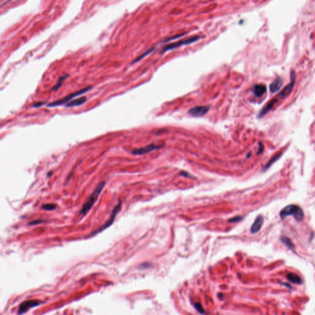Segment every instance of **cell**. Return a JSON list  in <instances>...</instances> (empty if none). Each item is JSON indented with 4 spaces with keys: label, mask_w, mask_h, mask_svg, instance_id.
<instances>
[{
    "label": "cell",
    "mask_w": 315,
    "mask_h": 315,
    "mask_svg": "<svg viewBox=\"0 0 315 315\" xmlns=\"http://www.w3.org/2000/svg\"><path fill=\"white\" fill-rule=\"evenodd\" d=\"M185 35V33H182V34H179V35H175V36H173V37H169V38H167L166 39H164L162 41V42H168V41H169L171 40H173V39H177V38H179L182 37H183V35Z\"/></svg>",
    "instance_id": "7402d4cb"
},
{
    "label": "cell",
    "mask_w": 315,
    "mask_h": 315,
    "mask_svg": "<svg viewBox=\"0 0 315 315\" xmlns=\"http://www.w3.org/2000/svg\"><path fill=\"white\" fill-rule=\"evenodd\" d=\"M263 223V216L262 215H258L253 225L251 228V232H252V233L254 234L258 232L261 229Z\"/></svg>",
    "instance_id": "8fae6325"
},
{
    "label": "cell",
    "mask_w": 315,
    "mask_h": 315,
    "mask_svg": "<svg viewBox=\"0 0 315 315\" xmlns=\"http://www.w3.org/2000/svg\"><path fill=\"white\" fill-rule=\"evenodd\" d=\"M282 153H281V152L278 153H276V155H275L272 158L270 159V161H268V162H267V163L265 165V166L263 168V169H263V171H267V169H268V168H270V166H272V165L274 162H275L276 161H277V160H278L279 158H281V157L282 156Z\"/></svg>",
    "instance_id": "2e32d148"
},
{
    "label": "cell",
    "mask_w": 315,
    "mask_h": 315,
    "mask_svg": "<svg viewBox=\"0 0 315 315\" xmlns=\"http://www.w3.org/2000/svg\"><path fill=\"white\" fill-rule=\"evenodd\" d=\"M267 88L264 84H256L253 88V92L257 98H260L266 92Z\"/></svg>",
    "instance_id": "4fadbf2b"
},
{
    "label": "cell",
    "mask_w": 315,
    "mask_h": 315,
    "mask_svg": "<svg viewBox=\"0 0 315 315\" xmlns=\"http://www.w3.org/2000/svg\"><path fill=\"white\" fill-rule=\"evenodd\" d=\"M56 205L54 204H47L42 206V208L46 211H52L56 209Z\"/></svg>",
    "instance_id": "ffe728a7"
},
{
    "label": "cell",
    "mask_w": 315,
    "mask_h": 315,
    "mask_svg": "<svg viewBox=\"0 0 315 315\" xmlns=\"http://www.w3.org/2000/svg\"><path fill=\"white\" fill-rule=\"evenodd\" d=\"M86 101H87V98L84 96H82L81 98H76L75 100L70 101V102H68L66 105V107H78V106L84 104Z\"/></svg>",
    "instance_id": "5bb4252c"
},
{
    "label": "cell",
    "mask_w": 315,
    "mask_h": 315,
    "mask_svg": "<svg viewBox=\"0 0 315 315\" xmlns=\"http://www.w3.org/2000/svg\"><path fill=\"white\" fill-rule=\"evenodd\" d=\"M283 81L280 77H278L270 85V90L272 93L278 92L282 86Z\"/></svg>",
    "instance_id": "7c38bea8"
},
{
    "label": "cell",
    "mask_w": 315,
    "mask_h": 315,
    "mask_svg": "<svg viewBox=\"0 0 315 315\" xmlns=\"http://www.w3.org/2000/svg\"><path fill=\"white\" fill-rule=\"evenodd\" d=\"M67 77H68V75H64V76H63V77H60V78L59 79V80H58V82H57V84H56V86H55L54 87H53V88H52V91H56V90H58V89H59V88L62 86V83H63V81H64L65 79L67 78Z\"/></svg>",
    "instance_id": "d6986e66"
},
{
    "label": "cell",
    "mask_w": 315,
    "mask_h": 315,
    "mask_svg": "<svg viewBox=\"0 0 315 315\" xmlns=\"http://www.w3.org/2000/svg\"><path fill=\"white\" fill-rule=\"evenodd\" d=\"M105 185V182H102L98 184V186L95 189L94 192L92 193V195L88 199L87 201L82 206V208L81 209V210L79 212V216L85 215L90 211V209L92 208L94 204L96 201L97 199L98 198L99 195L100 194L102 190L103 189Z\"/></svg>",
    "instance_id": "6da1fadb"
},
{
    "label": "cell",
    "mask_w": 315,
    "mask_h": 315,
    "mask_svg": "<svg viewBox=\"0 0 315 315\" xmlns=\"http://www.w3.org/2000/svg\"><path fill=\"white\" fill-rule=\"evenodd\" d=\"M280 240L282 241V243H284L290 249H294V245L293 244V243L291 242V241L288 238L285 237V236H282L280 238Z\"/></svg>",
    "instance_id": "e0dca14e"
},
{
    "label": "cell",
    "mask_w": 315,
    "mask_h": 315,
    "mask_svg": "<svg viewBox=\"0 0 315 315\" xmlns=\"http://www.w3.org/2000/svg\"><path fill=\"white\" fill-rule=\"evenodd\" d=\"M42 302H41L40 301L33 300L25 301L20 305L18 314L22 315L23 313H25L27 312H28L30 308L38 306Z\"/></svg>",
    "instance_id": "52a82bcc"
},
{
    "label": "cell",
    "mask_w": 315,
    "mask_h": 315,
    "mask_svg": "<svg viewBox=\"0 0 315 315\" xmlns=\"http://www.w3.org/2000/svg\"><path fill=\"white\" fill-rule=\"evenodd\" d=\"M242 217L241 216H236L230 218L229 220H228V222H232V223H236V222H238L241 220H242Z\"/></svg>",
    "instance_id": "603a6c76"
},
{
    "label": "cell",
    "mask_w": 315,
    "mask_h": 315,
    "mask_svg": "<svg viewBox=\"0 0 315 315\" xmlns=\"http://www.w3.org/2000/svg\"><path fill=\"white\" fill-rule=\"evenodd\" d=\"M286 277H287L288 279L292 283L297 284H300L302 282V279L300 278V277L298 276L297 275H296L295 273H289L286 275Z\"/></svg>",
    "instance_id": "9a60e30c"
},
{
    "label": "cell",
    "mask_w": 315,
    "mask_h": 315,
    "mask_svg": "<svg viewBox=\"0 0 315 315\" xmlns=\"http://www.w3.org/2000/svg\"><path fill=\"white\" fill-rule=\"evenodd\" d=\"M91 88H92V86H88L86 88L81 89V90H79V91H75L74 92H72V93L70 94L69 95L65 96L63 98H61V99H60L59 100H57L56 102L51 103L50 104L48 105V107H57V106H59V105L67 103V102H68L69 101H70L72 98H77L78 96H81V95H82L83 94H85L86 92H88L89 91H90L91 89Z\"/></svg>",
    "instance_id": "277c9868"
},
{
    "label": "cell",
    "mask_w": 315,
    "mask_h": 315,
    "mask_svg": "<svg viewBox=\"0 0 315 315\" xmlns=\"http://www.w3.org/2000/svg\"><path fill=\"white\" fill-rule=\"evenodd\" d=\"M278 100L275 98L272 100H271L270 102H268V103L259 112L258 115V118H261L263 117L264 116H265L272 109V108L275 106V105L278 102Z\"/></svg>",
    "instance_id": "30bf717a"
},
{
    "label": "cell",
    "mask_w": 315,
    "mask_h": 315,
    "mask_svg": "<svg viewBox=\"0 0 315 315\" xmlns=\"http://www.w3.org/2000/svg\"><path fill=\"white\" fill-rule=\"evenodd\" d=\"M263 150H264V146H263V144L262 142H260L259 143H258V152L257 153V155H260V154H262L263 152Z\"/></svg>",
    "instance_id": "cb8c5ba5"
},
{
    "label": "cell",
    "mask_w": 315,
    "mask_h": 315,
    "mask_svg": "<svg viewBox=\"0 0 315 315\" xmlns=\"http://www.w3.org/2000/svg\"><path fill=\"white\" fill-rule=\"evenodd\" d=\"M279 216L282 220L286 217L292 216L298 222H301L304 218V212L302 208L295 204H290L286 206L279 212Z\"/></svg>",
    "instance_id": "7a4b0ae2"
},
{
    "label": "cell",
    "mask_w": 315,
    "mask_h": 315,
    "mask_svg": "<svg viewBox=\"0 0 315 315\" xmlns=\"http://www.w3.org/2000/svg\"><path fill=\"white\" fill-rule=\"evenodd\" d=\"M155 48H156L155 47H153V48H151V49H150L147 50L145 52L143 53L142 54H141L140 56H138V57L136 59H134V60L132 61V64H133V63H135L138 62V61H140L141 59H142L143 58H144L145 57L147 56L148 54H151V53H152V52H153V51L155 49Z\"/></svg>",
    "instance_id": "ac0fdd59"
},
{
    "label": "cell",
    "mask_w": 315,
    "mask_h": 315,
    "mask_svg": "<svg viewBox=\"0 0 315 315\" xmlns=\"http://www.w3.org/2000/svg\"><path fill=\"white\" fill-rule=\"evenodd\" d=\"M180 176H183V177H190V176L188 173L186 172H184V171H182L180 173Z\"/></svg>",
    "instance_id": "d4e9b609"
},
{
    "label": "cell",
    "mask_w": 315,
    "mask_h": 315,
    "mask_svg": "<svg viewBox=\"0 0 315 315\" xmlns=\"http://www.w3.org/2000/svg\"><path fill=\"white\" fill-rule=\"evenodd\" d=\"M121 206V202L119 201L118 204L115 206V207L113 208V209L112 210L111 216L109 217V218L108 219V220L105 223H104L103 225H102L100 228H98L97 230H96L93 233H92V234H91V235H97L99 232H102L103 230H104L106 228H107L108 227H109L113 223V222L115 221V219L116 217H117V214H118V212L119 211Z\"/></svg>",
    "instance_id": "5b68a950"
},
{
    "label": "cell",
    "mask_w": 315,
    "mask_h": 315,
    "mask_svg": "<svg viewBox=\"0 0 315 315\" xmlns=\"http://www.w3.org/2000/svg\"><path fill=\"white\" fill-rule=\"evenodd\" d=\"M209 105L197 106L191 108L188 111V114L194 117H201L205 115L209 110Z\"/></svg>",
    "instance_id": "ba28073f"
},
{
    "label": "cell",
    "mask_w": 315,
    "mask_h": 315,
    "mask_svg": "<svg viewBox=\"0 0 315 315\" xmlns=\"http://www.w3.org/2000/svg\"><path fill=\"white\" fill-rule=\"evenodd\" d=\"M194 307L195 308L197 309V311L200 313L201 314H204L205 313V312H204V310L202 306V305L200 303H195L194 304Z\"/></svg>",
    "instance_id": "44dd1931"
},
{
    "label": "cell",
    "mask_w": 315,
    "mask_h": 315,
    "mask_svg": "<svg viewBox=\"0 0 315 315\" xmlns=\"http://www.w3.org/2000/svg\"><path fill=\"white\" fill-rule=\"evenodd\" d=\"M164 145H156V144H154V143H152V144H150V145H148L145 147H142V148H138V149H135L132 152V153L134 154V155H144V154H146V153H148L150 152H152L153 150H157V149H159V148H161L163 147Z\"/></svg>",
    "instance_id": "9c48e42d"
},
{
    "label": "cell",
    "mask_w": 315,
    "mask_h": 315,
    "mask_svg": "<svg viewBox=\"0 0 315 315\" xmlns=\"http://www.w3.org/2000/svg\"><path fill=\"white\" fill-rule=\"evenodd\" d=\"M290 78H291V82L290 83L287 85L284 89H282L281 92L276 96V98H277L278 100H281L283 98H286L288 97L291 92H292L295 83V73L294 70H292L291 72L290 75Z\"/></svg>",
    "instance_id": "8992f818"
},
{
    "label": "cell",
    "mask_w": 315,
    "mask_h": 315,
    "mask_svg": "<svg viewBox=\"0 0 315 315\" xmlns=\"http://www.w3.org/2000/svg\"><path fill=\"white\" fill-rule=\"evenodd\" d=\"M200 38L201 37L199 36H194V37L188 38L187 39H181V40L178 41L177 42L167 44L164 47H163V48L162 49V50L161 51V53H164L167 51L176 49V48L181 47L182 46L192 44L193 42H195L197 41H198L199 39H200Z\"/></svg>",
    "instance_id": "3957f363"
}]
</instances>
